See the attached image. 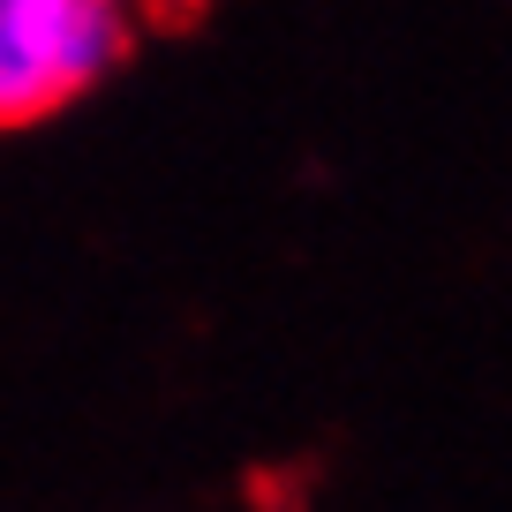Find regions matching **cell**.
<instances>
[{"instance_id": "obj_1", "label": "cell", "mask_w": 512, "mask_h": 512, "mask_svg": "<svg viewBox=\"0 0 512 512\" xmlns=\"http://www.w3.org/2000/svg\"><path fill=\"white\" fill-rule=\"evenodd\" d=\"M128 61L121 0H0V128H31Z\"/></svg>"}]
</instances>
